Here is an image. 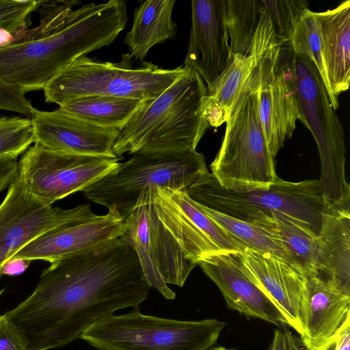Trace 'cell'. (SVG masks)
Masks as SVG:
<instances>
[{
	"label": "cell",
	"mask_w": 350,
	"mask_h": 350,
	"mask_svg": "<svg viewBox=\"0 0 350 350\" xmlns=\"http://www.w3.org/2000/svg\"><path fill=\"white\" fill-rule=\"evenodd\" d=\"M185 191L198 204L258 226L280 213L318 234L325 211L319 180L293 183L279 178L267 189L236 192L222 187L207 170Z\"/></svg>",
	"instance_id": "5"
},
{
	"label": "cell",
	"mask_w": 350,
	"mask_h": 350,
	"mask_svg": "<svg viewBox=\"0 0 350 350\" xmlns=\"http://www.w3.org/2000/svg\"><path fill=\"white\" fill-rule=\"evenodd\" d=\"M240 258L252 280L277 306L286 324L301 336L300 306L306 272L270 252L247 247L240 252Z\"/></svg>",
	"instance_id": "17"
},
{
	"label": "cell",
	"mask_w": 350,
	"mask_h": 350,
	"mask_svg": "<svg viewBox=\"0 0 350 350\" xmlns=\"http://www.w3.org/2000/svg\"><path fill=\"white\" fill-rule=\"evenodd\" d=\"M208 350H237L236 349H229L221 346L213 347Z\"/></svg>",
	"instance_id": "41"
},
{
	"label": "cell",
	"mask_w": 350,
	"mask_h": 350,
	"mask_svg": "<svg viewBox=\"0 0 350 350\" xmlns=\"http://www.w3.org/2000/svg\"><path fill=\"white\" fill-rule=\"evenodd\" d=\"M129 53L118 62L82 56L49 80L43 88L46 103H64L83 96H108L142 101L153 99L183 75L188 68H161L142 62L133 68Z\"/></svg>",
	"instance_id": "7"
},
{
	"label": "cell",
	"mask_w": 350,
	"mask_h": 350,
	"mask_svg": "<svg viewBox=\"0 0 350 350\" xmlns=\"http://www.w3.org/2000/svg\"><path fill=\"white\" fill-rule=\"evenodd\" d=\"M260 227L279 241L291 263L303 269L307 276L319 273L318 234L280 213H273V219Z\"/></svg>",
	"instance_id": "26"
},
{
	"label": "cell",
	"mask_w": 350,
	"mask_h": 350,
	"mask_svg": "<svg viewBox=\"0 0 350 350\" xmlns=\"http://www.w3.org/2000/svg\"><path fill=\"white\" fill-rule=\"evenodd\" d=\"M41 1L0 0V29L12 35L28 27L31 13L37 10Z\"/></svg>",
	"instance_id": "32"
},
{
	"label": "cell",
	"mask_w": 350,
	"mask_h": 350,
	"mask_svg": "<svg viewBox=\"0 0 350 350\" xmlns=\"http://www.w3.org/2000/svg\"><path fill=\"white\" fill-rule=\"evenodd\" d=\"M232 57L226 0L191 1V33L183 66L197 71L208 87Z\"/></svg>",
	"instance_id": "15"
},
{
	"label": "cell",
	"mask_w": 350,
	"mask_h": 350,
	"mask_svg": "<svg viewBox=\"0 0 350 350\" xmlns=\"http://www.w3.org/2000/svg\"><path fill=\"white\" fill-rule=\"evenodd\" d=\"M98 216L88 204L70 209L44 205L26 189L17 174L0 204V248L10 259L42 235Z\"/></svg>",
	"instance_id": "13"
},
{
	"label": "cell",
	"mask_w": 350,
	"mask_h": 350,
	"mask_svg": "<svg viewBox=\"0 0 350 350\" xmlns=\"http://www.w3.org/2000/svg\"><path fill=\"white\" fill-rule=\"evenodd\" d=\"M257 64L254 57L234 54L222 73L207 87L204 117L209 126L218 127L226 122Z\"/></svg>",
	"instance_id": "24"
},
{
	"label": "cell",
	"mask_w": 350,
	"mask_h": 350,
	"mask_svg": "<svg viewBox=\"0 0 350 350\" xmlns=\"http://www.w3.org/2000/svg\"><path fill=\"white\" fill-rule=\"evenodd\" d=\"M142 192L148 204L151 255L167 284L181 287L206 258L247 248L199 209L185 189L152 186Z\"/></svg>",
	"instance_id": "3"
},
{
	"label": "cell",
	"mask_w": 350,
	"mask_h": 350,
	"mask_svg": "<svg viewBox=\"0 0 350 350\" xmlns=\"http://www.w3.org/2000/svg\"><path fill=\"white\" fill-rule=\"evenodd\" d=\"M258 109L269 150L273 158L301 120L289 42L279 45L257 64Z\"/></svg>",
	"instance_id": "12"
},
{
	"label": "cell",
	"mask_w": 350,
	"mask_h": 350,
	"mask_svg": "<svg viewBox=\"0 0 350 350\" xmlns=\"http://www.w3.org/2000/svg\"><path fill=\"white\" fill-rule=\"evenodd\" d=\"M17 158L16 157L0 158V193L8 189L18 174Z\"/></svg>",
	"instance_id": "35"
},
{
	"label": "cell",
	"mask_w": 350,
	"mask_h": 350,
	"mask_svg": "<svg viewBox=\"0 0 350 350\" xmlns=\"http://www.w3.org/2000/svg\"><path fill=\"white\" fill-rule=\"evenodd\" d=\"M225 326L215 319L179 321L135 310L98 321L80 338L98 350H208Z\"/></svg>",
	"instance_id": "10"
},
{
	"label": "cell",
	"mask_w": 350,
	"mask_h": 350,
	"mask_svg": "<svg viewBox=\"0 0 350 350\" xmlns=\"http://www.w3.org/2000/svg\"><path fill=\"white\" fill-rule=\"evenodd\" d=\"M336 340H337V335L324 344L321 347L317 349H306V350H335L336 346Z\"/></svg>",
	"instance_id": "39"
},
{
	"label": "cell",
	"mask_w": 350,
	"mask_h": 350,
	"mask_svg": "<svg viewBox=\"0 0 350 350\" xmlns=\"http://www.w3.org/2000/svg\"><path fill=\"white\" fill-rule=\"evenodd\" d=\"M198 265L219 288L230 308L276 325L286 324L277 306L250 278L240 252L212 255Z\"/></svg>",
	"instance_id": "18"
},
{
	"label": "cell",
	"mask_w": 350,
	"mask_h": 350,
	"mask_svg": "<svg viewBox=\"0 0 350 350\" xmlns=\"http://www.w3.org/2000/svg\"><path fill=\"white\" fill-rule=\"evenodd\" d=\"M335 350H350V319L347 320L338 332Z\"/></svg>",
	"instance_id": "38"
},
{
	"label": "cell",
	"mask_w": 350,
	"mask_h": 350,
	"mask_svg": "<svg viewBox=\"0 0 350 350\" xmlns=\"http://www.w3.org/2000/svg\"><path fill=\"white\" fill-rule=\"evenodd\" d=\"M226 23L232 55L258 62L281 45L262 0H226Z\"/></svg>",
	"instance_id": "20"
},
{
	"label": "cell",
	"mask_w": 350,
	"mask_h": 350,
	"mask_svg": "<svg viewBox=\"0 0 350 350\" xmlns=\"http://www.w3.org/2000/svg\"><path fill=\"white\" fill-rule=\"evenodd\" d=\"M295 340V337L289 330L276 329L268 350H291Z\"/></svg>",
	"instance_id": "36"
},
{
	"label": "cell",
	"mask_w": 350,
	"mask_h": 350,
	"mask_svg": "<svg viewBox=\"0 0 350 350\" xmlns=\"http://www.w3.org/2000/svg\"><path fill=\"white\" fill-rule=\"evenodd\" d=\"M349 319L350 296L319 273L308 275L300 306V336L306 349L321 347L334 338Z\"/></svg>",
	"instance_id": "19"
},
{
	"label": "cell",
	"mask_w": 350,
	"mask_h": 350,
	"mask_svg": "<svg viewBox=\"0 0 350 350\" xmlns=\"http://www.w3.org/2000/svg\"><path fill=\"white\" fill-rule=\"evenodd\" d=\"M31 261L23 258H10L1 268L2 275L16 276L23 273L29 267Z\"/></svg>",
	"instance_id": "37"
},
{
	"label": "cell",
	"mask_w": 350,
	"mask_h": 350,
	"mask_svg": "<svg viewBox=\"0 0 350 350\" xmlns=\"http://www.w3.org/2000/svg\"><path fill=\"white\" fill-rule=\"evenodd\" d=\"M0 350H27L24 335L3 314L0 317Z\"/></svg>",
	"instance_id": "34"
},
{
	"label": "cell",
	"mask_w": 350,
	"mask_h": 350,
	"mask_svg": "<svg viewBox=\"0 0 350 350\" xmlns=\"http://www.w3.org/2000/svg\"><path fill=\"white\" fill-rule=\"evenodd\" d=\"M41 1L39 24L0 46V80L25 93L46 83L79 57L109 46L128 21L126 1Z\"/></svg>",
	"instance_id": "2"
},
{
	"label": "cell",
	"mask_w": 350,
	"mask_h": 350,
	"mask_svg": "<svg viewBox=\"0 0 350 350\" xmlns=\"http://www.w3.org/2000/svg\"><path fill=\"white\" fill-rule=\"evenodd\" d=\"M207 94L200 75L188 68L158 96L142 102L119 131L114 155L195 150L209 126L204 117Z\"/></svg>",
	"instance_id": "4"
},
{
	"label": "cell",
	"mask_w": 350,
	"mask_h": 350,
	"mask_svg": "<svg viewBox=\"0 0 350 350\" xmlns=\"http://www.w3.org/2000/svg\"><path fill=\"white\" fill-rule=\"evenodd\" d=\"M119 158L73 155L34 143L18 161V174L26 189L46 206L83 191L118 165Z\"/></svg>",
	"instance_id": "11"
},
{
	"label": "cell",
	"mask_w": 350,
	"mask_h": 350,
	"mask_svg": "<svg viewBox=\"0 0 350 350\" xmlns=\"http://www.w3.org/2000/svg\"><path fill=\"white\" fill-rule=\"evenodd\" d=\"M124 221L125 230L122 237L135 252L146 282L165 299H174L176 293L164 282L151 255L148 204L142 191L134 209L125 218Z\"/></svg>",
	"instance_id": "27"
},
{
	"label": "cell",
	"mask_w": 350,
	"mask_h": 350,
	"mask_svg": "<svg viewBox=\"0 0 350 350\" xmlns=\"http://www.w3.org/2000/svg\"><path fill=\"white\" fill-rule=\"evenodd\" d=\"M175 3L176 0H146L135 8L131 29L124 40L132 58L144 62L153 46L175 37L177 25L172 18Z\"/></svg>",
	"instance_id": "23"
},
{
	"label": "cell",
	"mask_w": 350,
	"mask_h": 350,
	"mask_svg": "<svg viewBox=\"0 0 350 350\" xmlns=\"http://www.w3.org/2000/svg\"><path fill=\"white\" fill-rule=\"evenodd\" d=\"M291 350H301L297 344L296 340H295V342L293 344Z\"/></svg>",
	"instance_id": "42"
},
{
	"label": "cell",
	"mask_w": 350,
	"mask_h": 350,
	"mask_svg": "<svg viewBox=\"0 0 350 350\" xmlns=\"http://www.w3.org/2000/svg\"><path fill=\"white\" fill-rule=\"evenodd\" d=\"M150 289L135 252L121 237L95 252L51 262L33 292L3 315L24 335L27 350H51L117 310H139Z\"/></svg>",
	"instance_id": "1"
},
{
	"label": "cell",
	"mask_w": 350,
	"mask_h": 350,
	"mask_svg": "<svg viewBox=\"0 0 350 350\" xmlns=\"http://www.w3.org/2000/svg\"><path fill=\"white\" fill-rule=\"evenodd\" d=\"M3 292H4V288L0 290V298H1V295H2V294L3 293ZM1 314H0V317H1Z\"/></svg>",
	"instance_id": "43"
},
{
	"label": "cell",
	"mask_w": 350,
	"mask_h": 350,
	"mask_svg": "<svg viewBox=\"0 0 350 350\" xmlns=\"http://www.w3.org/2000/svg\"><path fill=\"white\" fill-rule=\"evenodd\" d=\"M301 122L312 134L321 159L325 205L350 210V185L345 178V133L314 62L293 51Z\"/></svg>",
	"instance_id": "8"
},
{
	"label": "cell",
	"mask_w": 350,
	"mask_h": 350,
	"mask_svg": "<svg viewBox=\"0 0 350 350\" xmlns=\"http://www.w3.org/2000/svg\"><path fill=\"white\" fill-rule=\"evenodd\" d=\"M316 14L329 88L338 100L350 83V1Z\"/></svg>",
	"instance_id": "21"
},
{
	"label": "cell",
	"mask_w": 350,
	"mask_h": 350,
	"mask_svg": "<svg viewBox=\"0 0 350 350\" xmlns=\"http://www.w3.org/2000/svg\"><path fill=\"white\" fill-rule=\"evenodd\" d=\"M142 102L131 98L88 96L69 100L59 109L89 124L120 131Z\"/></svg>",
	"instance_id": "25"
},
{
	"label": "cell",
	"mask_w": 350,
	"mask_h": 350,
	"mask_svg": "<svg viewBox=\"0 0 350 350\" xmlns=\"http://www.w3.org/2000/svg\"><path fill=\"white\" fill-rule=\"evenodd\" d=\"M35 142L30 118L0 117V158L25 153Z\"/></svg>",
	"instance_id": "30"
},
{
	"label": "cell",
	"mask_w": 350,
	"mask_h": 350,
	"mask_svg": "<svg viewBox=\"0 0 350 350\" xmlns=\"http://www.w3.org/2000/svg\"><path fill=\"white\" fill-rule=\"evenodd\" d=\"M31 119L35 142L63 154L118 158L113 146L119 131L85 122L59 108L53 111L36 110Z\"/></svg>",
	"instance_id": "16"
},
{
	"label": "cell",
	"mask_w": 350,
	"mask_h": 350,
	"mask_svg": "<svg viewBox=\"0 0 350 350\" xmlns=\"http://www.w3.org/2000/svg\"><path fill=\"white\" fill-rule=\"evenodd\" d=\"M124 230V219L111 208L104 215L42 235L11 258L51 263L102 250L121 237Z\"/></svg>",
	"instance_id": "14"
},
{
	"label": "cell",
	"mask_w": 350,
	"mask_h": 350,
	"mask_svg": "<svg viewBox=\"0 0 350 350\" xmlns=\"http://www.w3.org/2000/svg\"><path fill=\"white\" fill-rule=\"evenodd\" d=\"M317 245L319 273L350 296V211L325 208Z\"/></svg>",
	"instance_id": "22"
},
{
	"label": "cell",
	"mask_w": 350,
	"mask_h": 350,
	"mask_svg": "<svg viewBox=\"0 0 350 350\" xmlns=\"http://www.w3.org/2000/svg\"><path fill=\"white\" fill-rule=\"evenodd\" d=\"M272 20L280 44L289 42L303 15L309 10L304 0H262Z\"/></svg>",
	"instance_id": "31"
},
{
	"label": "cell",
	"mask_w": 350,
	"mask_h": 350,
	"mask_svg": "<svg viewBox=\"0 0 350 350\" xmlns=\"http://www.w3.org/2000/svg\"><path fill=\"white\" fill-rule=\"evenodd\" d=\"M258 85L256 66L226 121L221 146L210 165L219 185L236 192L267 189L279 178L260 118Z\"/></svg>",
	"instance_id": "6"
},
{
	"label": "cell",
	"mask_w": 350,
	"mask_h": 350,
	"mask_svg": "<svg viewBox=\"0 0 350 350\" xmlns=\"http://www.w3.org/2000/svg\"><path fill=\"white\" fill-rule=\"evenodd\" d=\"M207 170L204 155L196 150L136 152L83 192L91 202L114 208L125 219L143 190L152 186L186 189Z\"/></svg>",
	"instance_id": "9"
},
{
	"label": "cell",
	"mask_w": 350,
	"mask_h": 350,
	"mask_svg": "<svg viewBox=\"0 0 350 350\" xmlns=\"http://www.w3.org/2000/svg\"><path fill=\"white\" fill-rule=\"evenodd\" d=\"M196 204L213 222L247 248L257 252L274 254L291 263L288 254L279 241L264 228L224 215L197 203Z\"/></svg>",
	"instance_id": "28"
},
{
	"label": "cell",
	"mask_w": 350,
	"mask_h": 350,
	"mask_svg": "<svg viewBox=\"0 0 350 350\" xmlns=\"http://www.w3.org/2000/svg\"><path fill=\"white\" fill-rule=\"evenodd\" d=\"M10 259L8 254L0 248V279L2 277L1 268L4 263Z\"/></svg>",
	"instance_id": "40"
},
{
	"label": "cell",
	"mask_w": 350,
	"mask_h": 350,
	"mask_svg": "<svg viewBox=\"0 0 350 350\" xmlns=\"http://www.w3.org/2000/svg\"><path fill=\"white\" fill-rule=\"evenodd\" d=\"M0 110L14 111L31 118L36 109L23 90L0 80Z\"/></svg>",
	"instance_id": "33"
},
{
	"label": "cell",
	"mask_w": 350,
	"mask_h": 350,
	"mask_svg": "<svg viewBox=\"0 0 350 350\" xmlns=\"http://www.w3.org/2000/svg\"><path fill=\"white\" fill-rule=\"evenodd\" d=\"M293 53L309 57L316 66L329 94L334 109L339 107L329 88L323 56L319 24L316 12L308 10L297 25L289 41Z\"/></svg>",
	"instance_id": "29"
}]
</instances>
